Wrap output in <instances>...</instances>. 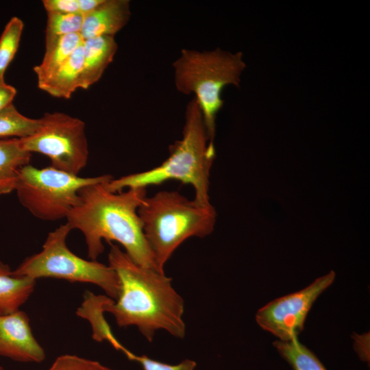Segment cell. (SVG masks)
Returning a JSON list of instances; mask_svg holds the SVG:
<instances>
[{
    "mask_svg": "<svg viewBox=\"0 0 370 370\" xmlns=\"http://www.w3.org/2000/svg\"><path fill=\"white\" fill-rule=\"evenodd\" d=\"M48 370H112L97 361L75 355L58 356Z\"/></svg>",
    "mask_w": 370,
    "mask_h": 370,
    "instance_id": "22",
    "label": "cell"
},
{
    "mask_svg": "<svg viewBox=\"0 0 370 370\" xmlns=\"http://www.w3.org/2000/svg\"><path fill=\"white\" fill-rule=\"evenodd\" d=\"M31 157L20 138L0 139V195L15 190L20 171Z\"/></svg>",
    "mask_w": 370,
    "mask_h": 370,
    "instance_id": "14",
    "label": "cell"
},
{
    "mask_svg": "<svg viewBox=\"0 0 370 370\" xmlns=\"http://www.w3.org/2000/svg\"><path fill=\"white\" fill-rule=\"evenodd\" d=\"M24 24L16 16L10 18L0 38V82L4 81V73L13 60L19 46Z\"/></svg>",
    "mask_w": 370,
    "mask_h": 370,
    "instance_id": "21",
    "label": "cell"
},
{
    "mask_svg": "<svg viewBox=\"0 0 370 370\" xmlns=\"http://www.w3.org/2000/svg\"><path fill=\"white\" fill-rule=\"evenodd\" d=\"M110 245L109 265L118 275L121 291L116 300L105 297L103 312L112 314L120 327L136 326L149 341L159 330L183 338L184 302L172 286L171 279L137 264L119 245Z\"/></svg>",
    "mask_w": 370,
    "mask_h": 370,
    "instance_id": "1",
    "label": "cell"
},
{
    "mask_svg": "<svg viewBox=\"0 0 370 370\" xmlns=\"http://www.w3.org/2000/svg\"><path fill=\"white\" fill-rule=\"evenodd\" d=\"M281 356L293 370H327L316 355L295 336L291 340L273 343Z\"/></svg>",
    "mask_w": 370,
    "mask_h": 370,
    "instance_id": "19",
    "label": "cell"
},
{
    "mask_svg": "<svg viewBox=\"0 0 370 370\" xmlns=\"http://www.w3.org/2000/svg\"><path fill=\"white\" fill-rule=\"evenodd\" d=\"M45 49L52 47L60 38L79 33L84 15L82 14L47 13Z\"/></svg>",
    "mask_w": 370,
    "mask_h": 370,
    "instance_id": "20",
    "label": "cell"
},
{
    "mask_svg": "<svg viewBox=\"0 0 370 370\" xmlns=\"http://www.w3.org/2000/svg\"><path fill=\"white\" fill-rule=\"evenodd\" d=\"M169 157L151 169L126 175L106 182L113 193L127 188L160 185L177 180L191 185L194 201L204 206L211 205L209 199V175L214 157V144L207 135L202 114L194 98L186 105L181 140L170 147Z\"/></svg>",
    "mask_w": 370,
    "mask_h": 370,
    "instance_id": "3",
    "label": "cell"
},
{
    "mask_svg": "<svg viewBox=\"0 0 370 370\" xmlns=\"http://www.w3.org/2000/svg\"><path fill=\"white\" fill-rule=\"evenodd\" d=\"M131 16L128 0H103L94 10L84 15L80 34L84 40L114 36L128 23Z\"/></svg>",
    "mask_w": 370,
    "mask_h": 370,
    "instance_id": "11",
    "label": "cell"
},
{
    "mask_svg": "<svg viewBox=\"0 0 370 370\" xmlns=\"http://www.w3.org/2000/svg\"><path fill=\"white\" fill-rule=\"evenodd\" d=\"M123 353L130 360L138 362L143 370H195L197 366L194 360L188 359L177 365H170L151 359L145 355H136L128 349Z\"/></svg>",
    "mask_w": 370,
    "mask_h": 370,
    "instance_id": "23",
    "label": "cell"
},
{
    "mask_svg": "<svg viewBox=\"0 0 370 370\" xmlns=\"http://www.w3.org/2000/svg\"><path fill=\"white\" fill-rule=\"evenodd\" d=\"M42 2L47 13L82 14L80 0H43Z\"/></svg>",
    "mask_w": 370,
    "mask_h": 370,
    "instance_id": "24",
    "label": "cell"
},
{
    "mask_svg": "<svg viewBox=\"0 0 370 370\" xmlns=\"http://www.w3.org/2000/svg\"><path fill=\"white\" fill-rule=\"evenodd\" d=\"M106 296H96L90 292L84 295V303L77 313L91 321L93 327V338L101 341L108 340L114 348L123 352L125 347L112 335L109 326L103 319L102 304Z\"/></svg>",
    "mask_w": 370,
    "mask_h": 370,
    "instance_id": "17",
    "label": "cell"
},
{
    "mask_svg": "<svg viewBox=\"0 0 370 370\" xmlns=\"http://www.w3.org/2000/svg\"><path fill=\"white\" fill-rule=\"evenodd\" d=\"M0 355L23 362L45 360V350L34 336L25 312L0 314Z\"/></svg>",
    "mask_w": 370,
    "mask_h": 370,
    "instance_id": "10",
    "label": "cell"
},
{
    "mask_svg": "<svg viewBox=\"0 0 370 370\" xmlns=\"http://www.w3.org/2000/svg\"><path fill=\"white\" fill-rule=\"evenodd\" d=\"M36 280L14 275L10 267L0 261V314L19 310L34 291Z\"/></svg>",
    "mask_w": 370,
    "mask_h": 370,
    "instance_id": "15",
    "label": "cell"
},
{
    "mask_svg": "<svg viewBox=\"0 0 370 370\" xmlns=\"http://www.w3.org/2000/svg\"><path fill=\"white\" fill-rule=\"evenodd\" d=\"M40 124V118L23 115L12 103L0 111V139L28 137L38 130Z\"/></svg>",
    "mask_w": 370,
    "mask_h": 370,
    "instance_id": "18",
    "label": "cell"
},
{
    "mask_svg": "<svg viewBox=\"0 0 370 370\" xmlns=\"http://www.w3.org/2000/svg\"><path fill=\"white\" fill-rule=\"evenodd\" d=\"M108 181L81 188L77 204L67 214L66 223L71 230L75 229L82 233L88 256L92 260H96L103 252V241L109 243L114 241L123 247L135 263L160 271L138 214L139 206L147 197L146 188H127L113 193L105 186Z\"/></svg>",
    "mask_w": 370,
    "mask_h": 370,
    "instance_id": "2",
    "label": "cell"
},
{
    "mask_svg": "<svg viewBox=\"0 0 370 370\" xmlns=\"http://www.w3.org/2000/svg\"><path fill=\"white\" fill-rule=\"evenodd\" d=\"M117 49L114 36H103L84 40L80 88L88 89L99 80L112 62Z\"/></svg>",
    "mask_w": 370,
    "mask_h": 370,
    "instance_id": "12",
    "label": "cell"
},
{
    "mask_svg": "<svg viewBox=\"0 0 370 370\" xmlns=\"http://www.w3.org/2000/svg\"><path fill=\"white\" fill-rule=\"evenodd\" d=\"M173 67L176 89L184 95L194 94L213 143L217 115L224 103L221 92L227 86H239L246 67L243 53L219 48L204 51L184 49Z\"/></svg>",
    "mask_w": 370,
    "mask_h": 370,
    "instance_id": "5",
    "label": "cell"
},
{
    "mask_svg": "<svg viewBox=\"0 0 370 370\" xmlns=\"http://www.w3.org/2000/svg\"><path fill=\"white\" fill-rule=\"evenodd\" d=\"M38 130L20 138L23 148L48 157L51 166L78 175L88 158L85 123L64 112H46Z\"/></svg>",
    "mask_w": 370,
    "mask_h": 370,
    "instance_id": "8",
    "label": "cell"
},
{
    "mask_svg": "<svg viewBox=\"0 0 370 370\" xmlns=\"http://www.w3.org/2000/svg\"><path fill=\"white\" fill-rule=\"evenodd\" d=\"M71 231L66 223L49 232L42 250L26 258L12 271L13 274L35 280L53 278L91 283L102 288L108 297L116 300L121 284L116 271L109 264L87 260L73 254L66 243Z\"/></svg>",
    "mask_w": 370,
    "mask_h": 370,
    "instance_id": "6",
    "label": "cell"
},
{
    "mask_svg": "<svg viewBox=\"0 0 370 370\" xmlns=\"http://www.w3.org/2000/svg\"><path fill=\"white\" fill-rule=\"evenodd\" d=\"M110 175L82 177L52 166L38 169L30 164L19 173L18 199L33 216L43 221L66 218L77 204L83 187L110 180Z\"/></svg>",
    "mask_w": 370,
    "mask_h": 370,
    "instance_id": "7",
    "label": "cell"
},
{
    "mask_svg": "<svg viewBox=\"0 0 370 370\" xmlns=\"http://www.w3.org/2000/svg\"><path fill=\"white\" fill-rule=\"evenodd\" d=\"M83 61L82 43L56 72L38 84V88L52 97L69 99L80 88Z\"/></svg>",
    "mask_w": 370,
    "mask_h": 370,
    "instance_id": "13",
    "label": "cell"
},
{
    "mask_svg": "<svg viewBox=\"0 0 370 370\" xmlns=\"http://www.w3.org/2000/svg\"><path fill=\"white\" fill-rule=\"evenodd\" d=\"M83 41L79 33L73 34L62 37L52 47L45 49L42 62L34 68L38 84L49 78L66 62Z\"/></svg>",
    "mask_w": 370,
    "mask_h": 370,
    "instance_id": "16",
    "label": "cell"
},
{
    "mask_svg": "<svg viewBox=\"0 0 370 370\" xmlns=\"http://www.w3.org/2000/svg\"><path fill=\"white\" fill-rule=\"evenodd\" d=\"M335 273L315 280L306 288L276 299L260 308L256 315L258 324L280 341L291 340L304 329L307 314L317 297L333 282Z\"/></svg>",
    "mask_w": 370,
    "mask_h": 370,
    "instance_id": "9",
    "label": "cell"
},
{
    "mask_svg": "<svg viewBox=\"0 0 370 370\" xmlns=\"http://www.w3.org/2000/svg\"><path fill=\"white\" fill-rule=\"evenodd\" d=\"M16 95V89L5 82H0V111L12 103Z\"/></svg>",
    "mask_w": 370,
    "mask_h": 370,
    "instance_id": "25",
    "label": "cell"
},
{
    "mask_svg": "<svg viewBox=\"0 0 370 370\" xmlns=\"http://www.w3.org/2000/svg\"><path fill=\"white\" fill-rule=\"evenodd\" d=\"M146 241L158 270L190 237L203 238L214 228L215 211L189 200L177 191L162 190L146 197L138 209Z\"/></svg>",
    "mask_w": 370,
    "mask_h": 370,
    "instance_id": "4",
    "label": "cell"
},
{
    "mask_svg": "<svg viewBox=\"0 0 370 370\" xmlns=\"http://www.w3.org/2000/svg\"><path fill=\"white\" fill-rule=\"evenodd\" d=\"M0 370H4L1 366H0Z\"/></svg>",
    "mask_w": 370,
    "mask_h": 370,
    "instance_id": "26",
    "label": "cell"
}]
</instances>
